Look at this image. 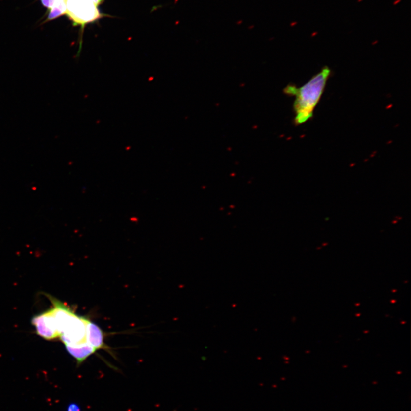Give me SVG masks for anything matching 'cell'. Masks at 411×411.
<instances>
[{"label": "cell", "instance_id": "1", "mask_svg": "<svg viewBox=\"0 0 411 411\" xmlns=\"http://www.w3.org/2000/svg\"><path fill=\"white\" fill-rule=\"evenodd\" d=\"M330 74V68L324 67L300 88L289 85L285 89L287 95L296 96L294 109L296 114L295 122L297 125L302 124L312 117L313 110L323 95Z\"/></svg>", "mask_w": 411, "mask_h": 411}, {"label": "cell", "instance_id": "2", "mask_svg": "<svg viewBox=\"0 0 411 411\" xmlns=\"http://www.w3.org/2000/svg\"><path fill=\"white\" fill-rule=\"evenodd\" d=\"M104 0H66L67 16L73 22L74 27L84 29L88 24L106 16L101 13L98 7Z\"/></svg>", "mask_w": 411, "mask_h": 411}, {"label": "cell", "instance_id": "3", "mask_svg": "<svg viewBox=\"0 0 411 411\" xmlns=\"http://www.w3.org/2000/svg\"><path fill=\"white\" fill-rule=\"evenodd\" d=\"M87 342L97 350L106 349L103 332L97 324L88 319L87 323Z\"/></svg>", "mask_w": 411, "mask_h": 411}, {"label": "cell", "instance_id": "4", "mask_svg": "<svg viewBox=\"0 0 411 411\" xmlns=\"http://www.w3.org/2000/svg\"><path fill=\"white\" fill-rule=\"evenodd\" d=\"M66 349L71 356L75 359L78 365L83 363L90 356L95 353L97 351L94 347L90 345L88 343L77 346L66 347Z\"/></svg>", "mask_w": 411, "mask_h": 411}, {"label": "cell", "instance_id": "5", "mask_svg": "<svg viewBox=\"0 0 411 411\" xmlns=\"http://www.w3.org/2000/svg\"><path fill=\"white\" fill-rule=\"evenodd\" d=\"M54 6L51 9L62 16L66 12V0H54ZM51 10V9H50Z\"/></svg>", "mask_w": 411, "mask_h": 411}, {"label": "cell", "instance_id": "6", "mask_svg": "<svg viewBox=\"0 0 411 411\" xmlns=\"http://www.w3.org/2000/svg\"><path fill=\"white\" fill-rule=\"evenodd\" d=\"M41 3L49 9H51L54 6V0H41Z\"/></svg>", "mask_w": 411, "mask_h": 411}, {"label": "cell", "instance_id": "7", "mask_svg": "<svg viewBox=\"0 0 411 411\" xmlns=\"http://www.w3.org/2000/svg\"><path fill=\"white\" fill-rule=\"evenodd\" d=\"M401 1V0H397V1H396L394 2V5H397L398 3H399Z\"/></svg>", "mask_w": 411, "mask_h": 411}, {"label": "cell", "instance_id": "8", "mask_svg": "<svg viewBox=\"0 0 411 411\" xmlns=\"http://www.w3.org/2000/svg\"><path fill=\"white\" fill-rule=\"evenodd\" d=\"M362 1H363V0H358V1H358V2H360Z\"/></svg>", "mask_w": 411, "mask_h": 411}]
</instances>
